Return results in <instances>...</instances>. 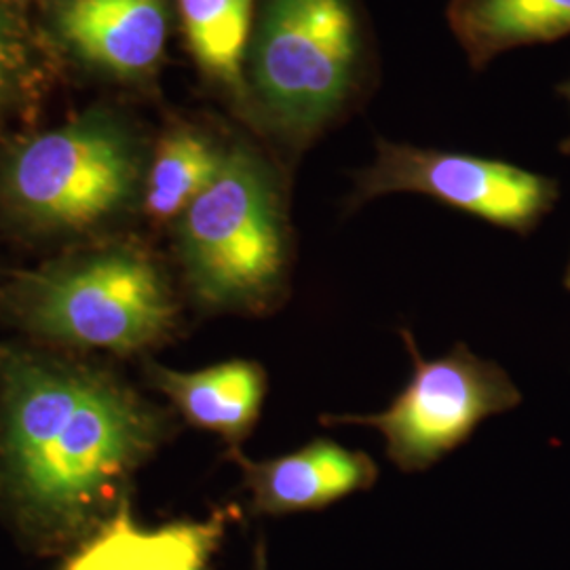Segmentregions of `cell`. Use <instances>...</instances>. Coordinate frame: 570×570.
<instances>
[{
	"mask_svg": "<svg viewBox=\"0 0 570 570\" xmlns=\"http://www.w3.org/2000/svg\"><path fill=\"white\" fill-rule=\"evenodd\" d=\"M169 431L115 372L0 343V511L30 550H77L104 529Z\"/></svg>",
	"mask_w": 570,
	"mask_h": 570,
	"instance_id": "obj_1",
	"label": "cell"
},
{
	"mask_svg": "<svg viewBox=\"0 0 570 570\" xmlns=\"http://www.w3.org/2000/svg\"><path fill=\"white\" fill-rule=\"evenodd\" d=\"M376 47L362 0H256L245 79L256 122L303 155L374 87Z\"/></svg>",
	"mask_w": 570,
	"mask_h": 570,
	"instance_id": "obj_2",
	"label": "cell"
},
{
	"mask_svg": "<svg viewBox=\"0 0 570 570\" xmlns=\"http://www.w3.org/2000/svg\"><path fill=\"white\" fill-rule=\"evenodd\" d=\"M176 245L186 289L205 313L275 308L292 256L279 169L247 144L226 146L218 176L176 220Z\"/></svg>",
	"mask_w": 570,
	"mask_h": 570,
	"instance_id": "obj_3",
	"label": "cell"
},
{
	"mask_svg": "<svg viewBox=\"0 0 570 570\" xmlns=\"http://www.w3.org/2000/svg\"><path fill=\"white\" fill-rule=\"evenodd\" d=\"M180 305L164 268L136 247H104L13 275L0 317L47 345L144 353L178 326Z\"/></svg>",
	"mask_w": 570,
	"mask_h": 570,
	"instance_id": "obj_4",
	"label": "cell"
},
{
	"mask_svg": "<svg viewBox=\"0 0 570 570\" xmlns=\"http://www.w3.org/2000/svg\"><path fill=\"white\" fill-rule=\"evenodd\" d=\"M142 180L136 146L104 121H82L23 144L2 167L0 193L32 228L82 233L134 202Z\"/></svg>",
	"mask_w": 570,
	"mask_h": 570,
	"instance_id": "obj_5",
	"label": "cell"
},
{
	"mask_svg": "<svg viewBox=\"0 0 570 570\" xmlns=\"http://www.w3.org/2000/svg\"><path fill=\"white\" fill-rule=\"evenodd\" d=\"M414 374L393 404L376 414H326L324 425H362L385 438L387 456L406 473L425 471L461 446L489 416L513 410L522 393L510 374L473 355L463 343L425 360L414 336L402 330Z\"/></svg>",
	"mask_w": 570,
	"mask_h": 570,
	"instance_id": "obj_6",
	"label": "cell"
},
{
	"mask_svg": "<svg viewBox=\"0 0 570 570\" xmlns=\"http://www.w3.org/2000/svg\"><path fill=\"white\" fill-rule=\"evenodd\" d=\"M393 193H419L489 225L529 235L553 209L560 184L508 161L379 138L374 164L355 176L348 207Z\"/></svg>",
	"mask_w": 570,
	"mask_h": 570,
	"instance_id": "obj_7",
	"label": "cell"
},
{
	"mask_svg": "<svg viewBox=\"0 0 570 570\" xmlns=\"http://www.w3.org/2000/svg\"><path fill=\"white\" fill-rule=\"evenodd\" d=\"M226 459L242 469L254 515L324 510L353 492L372 489L379 478L370 454L322 438L277 459L252 461L239 446H230Z\"/></svg>",
	"mask_w": 570,
	"mask_h": 570,
	"instance_id": "obj_8",
	"label": "cell"
},
{
	"mask_svg": "<svg viewBox=\"0 0 570 570\" xmlns=\"http://www.w3.org/2000/svg\"><path fill=\"white\" fill-rule=\"evenodd\" d=\"M58 23L82 58L121 77L155 72L169 37L165 0H63Z\"/></svg>",
	"mask_w": 570,
	"mask_h": 570,
	"instance_id": "obj_9",
	"label": "cell"
},
{
	"mask_svg": "<svg viewBox=\"0 0 570 570\" xmlns=\"http://www.w3.org/2000/svg\"><path fill=\"white\" fill-rule=\"evenodd\" d=\"M144 372L188 425L218 433L230 446H239L258 423L266 372L256 362L233 360L195 372L146 362Z\"/></svg>",
	"mask_w": 570,
	"mask_h": 570,
	"instance_id": "obj_10",
	"label": "cell"
},
{
	"mask_svg": "<svg viewBox=\"0 0 570 570\" xmlns=\"http://www.w3.org/2000/svg\"><path fill=\"white\" fill-rule=\"evenodd\" d=\"M225 527L226 511H216L205 522L146 530L127 505L75 550L63 570H207Z\"/></svg>",
	"mask_w": 570,
	"mask_h": 570,
	"instance_id": "obj_11",
	"label": "cell"
},
{
	"mask_svg": "<svg viewBox=\"0 0 570 570\" xmlns=\"http://www.w3.org/2000/svg\"><path fill=\"white\" fill-rule=\"evenodd\" d=\"M450 32L473 70L501 53L570 35V0H450Z\"/></svg>",
	"mask_w": 570,
	"mask_h": 570,
	"instance_id": "obj_12",
	"label": "cell"
},
{
	"mask_svg": "<svg viewBox=\"0 0 570 570\" xmlns=\"http://www.w3.org/2000/svg\"><path fill=\"white\" fill-rule=\"evenodd\" d=\"M178 13L188 53L205 79L252 110L245 63L256 0H178Z\"/></svg>",
	"mask_w": 570,
	"mask_h": 570,
	"instance_id": "obj_13",
	"label": "cell"
},
{
	"mask_svg": "<svg viewBox=\"0 0 570 570\" xmlns=\"http://www.w3.org/2000/svg\"><path fill=\"white\" fill-rule=\"evenodd\" d=\"M226 146L197 127L180 125L165 134L144 186V212L155 223H176L225 164Z\"/></svg>",
	"mask_w": 570,
	"mask_h": 570,
	"instance_id": "obj_14",
	"label": "cell"
},
{
	"mask_svg": "<svg viewBox=\"0 0 570 570\" xmlns=\"http://www.w3.org/2000/svg\"><path fill=\"white\" fill-rule=\"evenodd\" d=\"M21 47L11 35V30L4 26L0 28V94L13 82L21 66Z\"/></svg>",
	"mask_w": 570,
	"mask_h": 570,
	"instance_id": "obj_15",
	"label": "cell"
},
{
	"mask_svg": "<svg viewBox=\"0 0 570 570\" xmlns=\"http://www.w3.org/2000/svg\"><path fill=\"white\" fill-rule=\"evenodd\" d=\"M558 94L570 104V77L564 82H560L558 85ZM560 150L564 153V155H570V138L569 140H564V142L560 144Z\"/></svg>",
	"mask_w": 570,
	"mask_h": 570,
	"instance_id": "obj_16",
	"label": "cell"
},
{
	"mask_svg": "<svg viewBox=\"0 0 570 570\" xmlns=\"http://www.w3.org/2000/svg\"><path fill=\"white\" fill-rule=\"evenodd\" d=\"M254 570H268V564H266L265 541H261V543H258L256 553H254Z\"/></svg>",
	"mask_w": 570,
	"mask_h": 570,
	"instance_id": "obj_17",
	"label": "cell"
},
{
	"mask_svg": "<svg viewBox=\"0 0 570 570\" xmlns=\"http://www.w3.org/2000/svg\"><path fill=\"white\" fill-rule=\"evenodd\" d=\"M564 287L570 292V263L569 268H567V275H564Z\"/></svg>",
	"mask_w": 570,
	"mask_h": 570,
	"instance_id": "obj_18",
	"label": "cell"
},
{
	"mask_svg": "<svg viewBox=\"0 0 570 570\" xmlns=\"http://www.w3.org/2000/svg\"><path fill=\"white\" fill-rule=\"evenodd\" d=\"M0 28H4V23H2V21H0Z\"/></svg>",
	"mask_w": 570,
	"mask_h": 570,
	"instance_id": "obj_19",
	"label": "cell"
}]
</instances>
